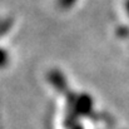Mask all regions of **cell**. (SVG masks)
Listing matches in <instances>:
<instances>
[{
    "label": "cell",
    "mask_w": 129,
    "mask_h": 129,
    "mask_svg": "<svg viewBox=\"0 0 129 129\" xmlns=\"http://www.w3.org/2000/svg\"><path fill=\"white\" fill-rule=\"evenodd\" d=\"M75 110L78 114L80 115H86L88 113H90L91 108H93V100L90 99L89 95L83 94L80 95L77 100H75Z\"/></svg>",
    "instance_id": "6da1fadb"
},
{
    "label": "cell",
    "mask_w": 129,
    "mask_h": 129,
    "mask_svg": "<svg viewBox=\"0 0 129 129\" xmlns=\"http://www.w3.org/2000/svg\"><path fill=\"white\" fill-rule=\"evenodd\" d=\"M9 63V54L8 51L0 46V68H5Z\"/></svg>",
    "instance_id": "7a4b0ae2"
},
{
    "label": "cell",
    "mask_w": 129,
    "mask_h": 129,
    "mask_svg": "<svg viewBox=\"0 0 129 129\" xmlns=\"http://www.w3.org/2000/svg\"><path fill=\"white\" fill-rule=\"evenodd\" d=\"M117 34L119 37H122V38H127L129 35V29L127 26H119L118 30H117Z\"/></svg>",
    "instance_id": "3957f363"
},
{
    "label": "cell",
    "mask_w": 129,
    "mask_h": 129,
    "mask_svg": "<svg viewBox=\"0 0 129 129\" xmlns=\"http://www.w3.org/2000/svg\"><path fill=\"white\" fill-rule=\"evenodd\" d=\"M75 1L77 0H59V4H60V6H63V8H70V6H73L74 4H75Z\"/></svg>",
    "instance_id": "277c9868"
},
{
    "label": "cell",
    "mask_w": 129,
    "mask_h": 129,
    "mask_svg": "<svg viewBox=\"0 0 129 129\" xmlns=\"http://www.w3.org/2000/svg\"><path fill=\"white\" fill-rule=\"evenodd\" d=\"M125 10H127V14L129 15V0H125Z\"/></svg>",
    "instance_id": "5b68a950"
}]
</instances>
